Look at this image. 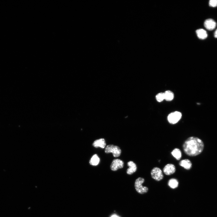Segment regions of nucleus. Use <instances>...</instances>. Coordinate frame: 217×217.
Segmentation results:
<instances>
[{"mask_svg": "<svg viewBox=\"0 0 217 217\" xmlns=\"http://www.w3.org/2000/svg\"><path fill=\"white\" fill-rule=\"evenodd\" d=\"M179 183L178 180L173 178L170 179L168 182V186L171 189H175L179 186Z\"/></svg>", "mask_w": 217, "mask_h": 217, "instance_id": "obj_13", "label": "nucleus"}, {"mask_svg": "<svg viewBox=\"0 0 217 217\" xmlns=\"http://www.w3.org/2000/svg\"><path fill=\"white\" fill-rule=\"evenodd\" d=\"M164 174L167 176H169L175 173L176 168L175 165L172 164H168L163 169Z\"/></svg>", "mask_w": 217, "mask_h": 217, "instance_id": "obj_7", "label": "nucleus"}, {"mask_svg": "<svg viewBox=\"0 0 217 217\" xmlns=\"http://www.w3.org/2000/svg\"><path fill=\"white\" fill-rule=\"evenodd\" d=\"M100 161V159L96 154L94 155L90 159L89 163L91 165L94 166L97 165Z\"/></svg>", "mask_w": 217, "mask_h": 217, "instance_id": "obj_16", "label": "nucleus"}, {"mask_svg": "<svg viewBox=\"0 0 217 217\" xmlns=\"http://www.w3.org/2000/svg\"><path fill=\"white\" fill-rule=\"evenodd\" d=\"M144 181V178L139 177L136 180L134 183V187L136 191L142 195L147 193L149 190L148 187L143 186L142 185Z\"/></svg>", "mask_w": 217, "mask_h": 217, "instance_id": "obj_2", "label": "nucleus"}, {"mask_svg": "<svg viewBox=\"0 0 217 217\" xmlns=\"http://www.w3.org/2000/svg\"><path fill=\"white\" fill-rule=\"evenodd\" d=\"M111 217H120L116 215V214H114L112 215Z\"/></svg>", "mask_w": 217, "mask_h": 217, "instance_id": "obj_20", "label": "nucleus"}, {"mask_svg": "<svg viewBox=\"0 0 217 217\" xmlns=\"http://www.w3.org/2000/svg\"><path fill=\"white\" fill-rule=\"evenodd\" d=\"M181 113L178 111H175L169 114L167 117L168 121L171 124L177 123L181 119Z\"/></svg>", "mask_w": 217, "mask_h": 217, "instance_id": "obj_4", "label": "nucleus"}, {"mask_svg": "<svg viewBox=\"0 0 217 217\" xmlns=\"http://www.w3.org/2000/svg\"><path fill=\"white\" fill-rule=\"evenodd\" d=\"M204 144L202 141L195 137L188 138L183 145V148L185 153L191 157L197 156L202 152Z\"/></svg>", "mask_w": 217, "mask_h": 217, "instance_id": "obj_1", "label": "nucleus"}, {"mask_svg": "<svg viewBox=\"0 0 217 217\" xmlns=\"http://www.w3.org/2000/svg\"><path fill=\"white\" fill-rule=\"evenodd\" d=\"M129 168L127 170V173L129 175H131L134 173L137 170V167L136 164L133 162L130 161L127 163Z\"/></svg>", "mask_w": 217, "mask_h": 217, "instance_id": "obj_10", "label": "nucleus"}, {"mask_svg": "<svg viewBox=\"0 0 217 217\" xmlns=\"http://www.w3.org/2000/svg\"><path fill=\"white\" fill-rule=\"evenodd\" d=\"M205 27L209 31H212L216 28V23L213 19H208L205 20L204 22Z\"/></svg>", "mask_w": 217, "mask_h": 217, "instance_id": "obj_8", "label": "nucleus"}, {"mask_svg": "<svg viewBox=\"0 0 217 217\" xmlns=\"http://www.w3.org/2000/svg\"><path fill=\"white\" fill-rule=\"evenodd\" d=\"M156 98L158 102H160L163 101L165 100L164 93H160L158 94L156 96Z\"/></svg>", "mask_w": 217, "mask_h": 217, "instance_id": "obj_17", "label": "nucleus"}, {"mask_svg": "<svg viewBox=\"0 0 217 217\" xmlns=\"http://www.w3.org/2000/svg\"><path fill=\"white\" fill-rule=\"evenodd\" d=\"M171 153L173 157L178 161L179 160L181 157V152L179 148H175L171 152Z\"/></svg>", "mask_w": 217, "mask_h": 217, "instance_id": "obj_15", "label": "nucleus"}, {"mask_svg": "<svg viewBox=\"0 0 217 217\" xmlns=\"http://www.w3.org/2000/svg\"><path fill=\"white\" fill-rule=\"evenodd\" d=\"M214 37L216 38H217V29L216 30L215 32Z\"/></svg>", "mask_w": 217, "mask_h": 217, "instance_id": "obj_19", "label": "nucleus"}, {"mask_svg": "<svg viewBox=\"0 0 217 217\" xmlns=\"http://www.w3.org/2000/svg\"><path fill=\"white\" fill-rule=\"evenodd\" d=\"M210 6L215 7L217 6V0H211L209 2Z\"/></svg>", "mask_w": 217, "mask_h": 217, "instance_id": "obj_18", "label": "nucleus"}, {"mask_svg": "<svg viewBox=\"0 0 217 217\" xmlns=\"http://www.w3.org/2000/svg\"><path fill=\"white\" fill-rule=\"evenodd\" d=\"M196 33L198 37L201 39L204 40L208 37V34L204 30L200 29L196 31Z\"/></svg>", "mask_w": 217, "mask_h": 217, "instance_id": "obj_12", "label": "nucleus"}, {"mask_svg": "<svg viewBox=\"0 0 217 217\" xmlns=\"http://www.w3.org/2000/svg\"><path fill=\"white\" fill-rule=\"evenodd\" d=\"M105 152L107 154L111 153L114 157H118L120 155L121 151L118 146L111 144L106 147Z\"/></svg>", "mask_w": 217, "mask_h": 217, "instance_id": "obj_3", "label": "nucleus"}, {"mask_svg": "<svg viewBox=\"0 0 217 217\" xmlns=\"http://www.w3.org/2000/svg\"><path fill=\"white\" fill-rule=\"evenodd\" d=\"M151 175L153 179L157 181L162 180L164 177L162 170L157 167L154 168L152 170Z\"/></svg>", "mask_w": 217, "mask_h": 217, "instance_id": "obj_5", "label": "nucleus"}, {"mask_svg": "<svg viewBox=\"0 0 217 217\" xmlns=\"http://www.w3.org/2000/svg\"><path fill=\"white\" fill-rule=\"evenodd\" d=\"M93 146L96 147H100L102 148H104L106 145V142L104 139H101L96 140L93 142Z\"/></svg>", "mask_w": 217, "mask_h": 217, "instance_id": "obj_11", "label": "nucleus"}, {"mask_svg": "<svg viewBox=\"0 0 217 217\" xmlns=\"http://www.w3.org/2000/svg\"><path fill=\"white\" fill-rule=\"evenodd\" d=\"M179 164L180 166L187 170L190 169L192 166L191 162L190 160L188 159L182 160L180 162Z\"/></svg>", "mask_w": 217, "mask_h": 217, "instance_id": "obj_9", "label": "nucleus"}, {"mask_svg": "<svg viewBox=\"0 0 217 217\" xmlns=\"http://www.w3.org/2000/svg\"><path fill=\"white\" fill-rule=\"evenodd\" d=\"M164 93V99L166 100L170 101L173 100L174 98V94L172 91L169 90H167Z\"/></svg>", "mask_w": 217, "mask_h": 217, "instance_id": "obj_14", "label": "nucleus"}, {"mask_svg": "<svg viewBox=\"0 0 217 217\" xmlns=\"http://www.w3.org/2000/svg\"><path fill=\"white\" fill-rule=\"evenodd\" d=\"M124 166L123 162L121 160L116 159L113 160L111 166L110 168L113 171H116L119 169L122 168Z\"/></svg>", "mask_w": 217, "mask_h": 217, "instance_id": "obj_6", "label": "nucleus"}]
</instances>
